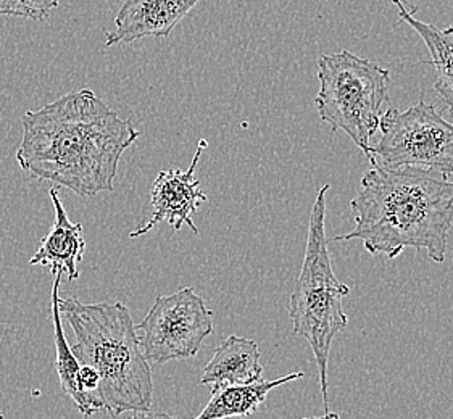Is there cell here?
<instances>
[{
  "mask_svg": "<svg viewBox=\"0 0 453 419\" xmlns=\"http://www.w3.org/2000/svg\"><path fill=\"white\" fill-rule=\"evenodd\" d=\"M58 0H0V17L46 21L52 10L58 7Z\"/></svg>",
  "mask_w": 453,
  "mask_h": 419,
  "instance_id": "9a60e30c",
  "label": "cell"
},
{
  "mask_svg": "<svg viewBox=\"0 0 453 419\" xmlns=\"http://www.w3.org/2000/svg\"><path fill=\"white\" fill-rule=\"evenodd\" d=\"M370 162L360 192L350 202L355 228L334 240H362L366 252L388 260L417 248L444 263L453 228L450 176L418 166L388 168L374 156Z\"/></svg>",
  "mask_w": 453,
  "mask_h": 419,
  "instance_id": "7a4b0ae2",
  "label": "cell"
},
{
  "mask_svg": "<svg viewBox=\"0 0 453 419\" xmlns=\"http://www.w3.org/2000/svg\"><path fill=\"white\" fill-rule=\"evenodd\" d=\"M0 419H5V416H4V415H2V413H0Z\"/></svg>",
  "mask_w": 453,
  "mask_h": 419,
  "instance_id": "ac0fdd59",
  "label": "cell"
},
{
  "mask_svg": "<svg viewBox=\"0 0 453 419\" xmlns=\"http://www.w3.org/2000/svg\"><path fill=\"white\" fill-rule=\"evenodd\" d=\"M60 284H62V274H55L54 287H52V319H54V342L55 368L58 373V379L62 384L65 393L72 399L76 408L81 411L84 416H91L97 411L104 410L102 401L91 399L89 395L82 392L80 387V362L73 354L72 347L65 338L64 326H62V313H60Z\"/></svg>",
  "mask_w": 453,
  "mask_h": 419,
  "instance_id": "5bb4252c",
  "label": "cell"
},
{
  "mask_svg": "<svg viewBox=\"0 0 453 419\" xmlns=\"http://www.w3.org/2000/svg\"><path fill=\"white\" fill-rule=\"evenodd\" d=\"M318 80L315 103L321 119L333 131H344L370 156L382 105L389 102V72L368 58L341 50L319 57Z\"/></svg>",
  "mask_w": 453,
  "mask_h": 419,
  "instance_id": "5b68a950",
  "label": "cell"
},
{
  "mask_svg": "<svg viewBox=\"0 0 453 419\" xmlns=\"http://www.w3.org/2000/svg\"><path fill=\"white\" fill-rule=\"evenodd\" d=\"M21 170L80 197L113 191L119 160L141 133L91 89L68 92L21 118Z\"/></svg>",
  "mask_w": 453,
  "mask_h": 419,
  "instance_id": "6da1fadb",
  "label": "cell"
},
{
  "mask_svg": "<svg viewBox=\"0 0 453 419\" xmlns=\"http://www.w3.org/2000/svg\"><path fill=\"white\" fill-rule=\"evenodd\" d=\"M381 137L372 144L370 156L382 166H418L453 174V125L437 113L433 103L419 101L399 111L381 115Z\"/></svg>",
  "mask_w": 453,
  "mask_h": 419,
  "instance_id": "8992f818",
  "label": "cell"
},
{
  "mask_svg": "<svg viewBox=\"0 0 453 419\" xmlns=\"http://www.w3.org/2000/svg\"><path fill=\"white\" fill-rule=\"evenodd\" d=\"M302 419H341V416L337 415V413H333V411L327 410L325 415H321V416H310V418H302Z\"/></svg>",
  "mask_w": 453,
  "mask_h": 419,
  "instance_id": "e0dca14e",
  "label": "cell"
},
{
  "mask_svg": "<svg viewBox=\"0 0 453 419\" xmlns=\"http://www.w3.org/2000/svg\"><path fill=\"white\" fill-rule=\"evenodd\" d=\"M136 331L142 332L141 348L152 365L192 358L213 332V311L192 287H182L158 295Z\"/></svg>",
  "mask_w": 453,
  "mask_h": 419,
  "instance_id": "52a82bcc",
  "label": "cell"
},
{
  "mask_svg": "<svg viewBox=\"0 0 453 419\" xmlns=\"http://www.w3.org/2000/svg\"><path fill=\"white\" fill-rule=\"evenodd\" d=\"M60 313L74 332L72 350L80 365L92 366L99 373L104 408L113 416L150 410L152 371L127 305L82 303L72 297L60 299Z\"/></svg>",
  "mask_w": 453,
  "mask_h": 419,
  "instance_id": "3957f363",
  "label": "cell"
},
{
  "mask_svg": "<svg viewBox=\"0 0 453 419\" xmlns=\"http://www.w3.org/2000/svg\"><path fill=\"white\" fill-rule=\"evenodd\" d=\"M207 149V141L200 139L199 147L188 171H180L178 168H170L160 171L155 178L150 189L152 218L142 228H137L129 236H144L150 232L158 223L168 221L174 232H180L184 225L192 229L194 234H199V229L192 221V215L197 211L202 202H207V195L200 189V183L194 178L202 152Z\"/></svg>",
  "mask_w": 453,
  "mask_h": 419,
  "instance_id": "ba28073f",
  "label": "cell"
},
{
  "mask_svg": "<svg viewBox=\"0 0 453 419\" xmlns=\"http://www.w3.org/2000/svg\"><path fill=\"white\" fill-rule=\"evenodd\" d=\"M325 184L317 194L310 213L309 236L305 256L296 287L290 295L289 318L296 336L305 339L317 362L319 387L327 400V365L333 340L344 332L349 318L344 311V299L350 293L349 286L335 278L326 239V192Z\"/></svg>",
  "mask_w": 453,
  "mask_h": 419,
  "instance_id": "277c9868",
  "label": "cell"
},
{
  "mask_svg": "<svg viewBox=\"0 0 453 419\" xmlns=\"http://www.w3.org/2000/svg\"><path fill=\"white\" fill-rule=\"evenodd\" d=\"M200 0H125L105 47L131 44L144 37H168Z\"/></svg>",
  "mask_w": 453,
  "mask_h": 419,
  "instance_id": "9c48e42d",
  "label": "cell"
},
{
  "mask_svg": "<svg viewBox=\"0 0 453 419\" xmlns=\"http://www.w3.org/2000/svg\"><path fill=\"white\" fill-rule=\"evenodd\" d=\"M50 199L54 203L55 221L50 232L47 234L41 247L29 264H42L49 266L50 273L66 274V279L72 283L80 278L78 263L82 262L86 242L82 237L81 223H72L60 201L58 189H50Z\"/></svg>",
  "mask_w": 453,
  "mask_h": 419,
  "instance_id": "30bf717a",
  "label": "cell"
},
{
  "mask_svg": "<svg viewBox=\"0 0 453 419\" xmlns=\"http://www.w3.org/2000/svg\"><path fill=\"white\" fill-rule=\"evenodd\" d=\"M303 371L286 374L284 377L274 381L258 379L255 383L241 384V385H225L211 389V399L207 407L202 410L196 419H229L250 416L258 410V407L266 400L268 393L284 384L302 379Z\"/></svg>",
  "mask_w": 453,
  "mask_h": 419,
  "instance_id": "4fadbf2b",
  "label": "cell"
},
{
  "mask_svg": "<svg viewBox=\"0 0 453 419\" xmlns=\"http://www.w3.org/2000/svg\"><path fill=\"white\" fill-rule=\"evenodd\" d=\"M392 4L399 10L400 19L417 31L418 36L426 44L431 54V60H427L426 65L434 66L437 73L434 91L441 95L453 117V27L439 29L413 17L418 7H408L403 0H392Z\"/></svg>",
  "mask_w": 453,
  "mask_h": 419,
  "instance_id": "7c38bea8",
  "label": "cell"
},
{
  "mask_svg": "<svg viewBox=\"0 0 453 419\" xmlns=\"http://www.w3.org/2000/svg\"><path fill=\"white\" fill-rule=\"evenodd\" d=\"M127 419H181L174 418L170 416L168 413H162V411H150V410H141L133 411Z\"/></svg>",
  "mask_w": 453,
  "mask_h": 419,
  "instance_id": "2e32d148",
  "label": "cell"
},
{
  "mask_svg": "<svg viewBox=\"0 0 453 419\" xmlns=\"http://www.w3.org/2000/svg\"><path fill=\"white\" fill-rule=\"evenodd\" d=\"M262 377L258 344L252 339L233 334L215 350L209 365L203 368L200 383L211 385L210 389H217L255 383Z\"/></svg>",
  "mask_w": 453,
  "mask_h": 419,
  "instance_id": "8fae6325",
  "label": "cell"
}]
</instances>
